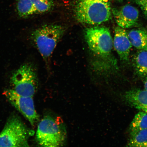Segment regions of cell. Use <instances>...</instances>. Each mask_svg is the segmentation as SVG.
I'll use <instances>...</instances> for the list:
<instances>
[{
  "label": "cell",
  "instance_id": "obj_1",
  "mask_svg": "<svg viewBox=\"0 0 147 147\" xmlns=\"http://www.w3.org/2000/svg\"><path fill=\"white\" fill-rule=\"evenodd\" d=\"M74 12L80 22L95 25L108 21L111 10L109 0H76Z\"/></svg>",
  "mask_w": 147,
  "mask_h": 147
},
{
  "label": "cell",
  "instance_id": "obj_2",
  "mask_svg": "<svg viewBox=\"0 0 147 147\" xmlns=\"http://www.w3.org/2000/svg\"><path fill=\"white\" fill-rule=\"evenodd\" d=\"M67 133L63 123L57 118L46 116L39 123L36 134L38 144L44 147L63 146Z\"/></svg>",
  "mask_w": 147,
  "mask_h": 147
},
{
  "label": "cell",
  "instance_id": "obj_3",
  "mask_svg": "<svg viewBox=\"0 0 147 147\" xmlns=\"http://www.w3.org/2000/svg\"><path fill=\"white\" fill-rule=\"evenodd\" d=\"M65 30L62 25L48 24L42 26L32 32L31 38L44 60L47 61L50 58Z\"/></svg>",
  "mask_w": 147,
  "mask_h": 147
},
{
  "label": "cell",
  "instance_id": "obj_4",
  "mask_svg": "<svg viewBox=\"0 0 147 147\" xmlns=\"http://www.w3.org/2000/svg\"><path fill=\"white\" fill-rule=\"evenodd\" d=\"M34 134L18 115H12L0 133V147L29 146V138Z\"/></svg>",
  "mask_w": 147,
  "mask_h": 147
},
{
  "label": "cell",
  "instance_id": "obj_5",
  "mask_svg": "<svg viewBox=\"0 0 147 147\" xmlns=\"http://www.w3.org/2000/svg\"><path fill=\"white\" fill-rule=\"evenodd\" d=\"M12 89L22 96L33 97L38 90L37 76L34 66L24 64L13 74L10 79Z\"/></svg>",
  "mask_w": 147,
  "mask_h": 147
},
{
  "label": "cell",
  "instance_id": "obj_6",
  "mask_svg": "<svg viewBox=\"0 0 147 147\" xmlns=\"http://www.w3.org/2000/svg\"><path fill=\"white\" fill-rule=\"evenodd\" d=\"M84 36L90 50L95 56L102 59L110 56L113 41L107 28L98 26L89 28L86 29Z\"/></svg>",
  "mask_w": 147,
  "mask_h": 147
},
{
  "label": "cell",
  "instance_id": "obj_7",
  "mask_svg": "<svg viewBox=\"0 0 147 147\" xmlns=\"http://www.w3.org/2000/svg\"><path fill=\"white\" fill-rule=\"evenodd\" d=\"M3 94L32 126H34L38 122L39 117L35 108L33 97L22 96L13 89L5 90Z\"/></svg>",
  "mask_w": 147,
  "mask_h": 147
},
{
  "label": "cell",
  "instance_id": "obj_8",
  "mask_svg": "<svg viewBox=\"0 0 147 147\" xmlns=\"http://www.w3.org/2000/svg\"><path fill=\"white\" fill-rule=\"evenodd\" d=\"M112 11L116 22L119 26L124 29H128L137 24L139 12L135 7L126 5L113 8Z\"/></svg>",
  "mask_w": 147,
  "mask_h": 147
},
{
  "label": "cell",
  "instance_id": "obj_9",
  "mask_svg": "<svg viewBox=\"0 0 147 147\" xmlns=\"http://www.w3.org/2000/svg\"><path fill=\"white\" fill-rule=\"evenodd\" d=\"M113 46L121 59L127 61L132 45L125 29L119 26L115 28Z\"/></svg>",
  "mask_w": 147,
  "mask_h": 147
},
{
  "label": "cell",
  "instance_id": "obj_10",
  "mask_svg": "<svg viewBox=\"0 0 147 147\" xmlns=\"http://www.w3.org/2000/svg\"><path fill=\"white\" fill-rule=\"evenodd\" d=\"M127 102L138 109L147 113V91L134 89L126 92L125 95Z\"/></svg>",
  "mask_w": 147,
  "mask_h": 147
},
{
  "label": "cell",
  "instance_id": "obj_11",
  "mask_svg": "<svg viewBox=\"0 0 147 147\" xmlns=\"http://www.w3.org/2000/svg\"><path fill=\"white\" fill-rule=\"evenodd\" d=\"M132 46L139 50L147 51V31L144 29H133L127 32Z\"/></svg>",
  "mask_w": 147,
  "mask_h": 147
},
{
  "label": "cell",
  "instance_id": "obj_12",
  "mask_svg": "<svg viewBox=\"0 0 147 147\" xmlns=\"http://www.w3.org/2000/svg\"><path fill=\"white\" fill-rule=\"evenodd\" d=\"M136 70L140 75L147 76V51L139 50L134 58Z\"/></svg>",
  "mask_w": 147,
  "mask_h": 147
},
{
  "label": "cell",
  "instance_id": "obj_13",
  "mask_svg": "<svg viewBox=\"0 0 147 147\" xmlns=\"http://www.w3.org/2000/svg\"><path fill=\"white\" fill-rule=\"evenodd\" d=\"M147 129V113L144 111L139 112L134 117L130 124V135L140 130Z\"/></svg>",
  "mask_w": 147,
  "mask_h": 147
},
{
  "label": "cell",
  "instance_id": "obj_14",
  "mask_svg": "<svg viewBox=\"0 0 147 147\" xmlns=\"http://www.w3.org/2000/svg\"><path fill=\"white\" fill-rule=\"evenodd\" d=\"M128 147H147V129L130 135Z\"/></svg>",
  "mask_w": 147,
  "mask_h": 147
},
{
  "label": "cell",
  "instance_id": "obj_15",
  "mask_svg": "<svg viewBox=\"0 0 147 147\" xmlns=\"http://www.w3.org/2000/svg\"><path fill=\"white\" fill-rule=\"evenodd\" d=\"M36 14L45 13L50 11L53 4L51 0H32Z\"/></svg>",
  "mask_w": 147,
  "mask_h": 147
},
{
  "label": "cell",
  "instance_id": "obj_16",
  "mask_svg": "<svg viewBox=\"0 0 147 147\" xmlns=\"http://www.w3.org/2000/svg\"><path fill=\"white\" fill-rule=\"evenodd\" d=\"M147 18V0H134Z\"/></svg>",
  "mask_w": 147,
  "mask_h": 147
},
{
  "label": "cell",
  "instance_id": "obj_17",
  "mask_svg": "<svg viewBox=\"0 0 147 147\" xmlns=\"http://www.w3.org/2000/svg\"><path fill=\"white\" fill-rule=\"evenodd\" d=\"M144 89L147 91V77L146 78V80H145L144 82Z\"/></svg>",
  "mask_w": 147,
  "mask_h": 147
},
{
  "label": "cell",
  "instance_id": "obj_18",
  "mask_svg": "<svg viewBox=\"0 0 147 147\" xmlns=\"http://www.w3.org/2000/svg\"><path fill=\"white\" fill-rule=\"evenodd\" d=\"M115 1L118 2H122L124 0H115Z\"/></svg>",
  "mask_w": 147,
  "mask_h": 147
}]
</instances>
